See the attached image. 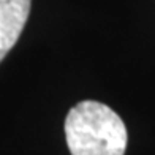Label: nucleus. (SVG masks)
Listing matches in <instances>:
<instances>
[{"mask_svg":"<svg viewBox=\"0 0 155 155\" xmlns=\"http://www.w3.org/2000/svg\"><path fill=\"white\" fill-rule=\"evenodd\" d=\"M65 136L71 155H124L128 143L125 124L117 112L92 100L70 109Z\"/></svg>","mask_w":155,"mask_h":155,"instance_id":"f257e3e1","label":"nucleus"},{"mask_svg":"<svg viewBox=\"0 0 155 155\" xmlns=\"http://www.w3.org/2000/svg\"><path fill=\"white\" fill-rule=\"evenodd\" d=\"M32 0H0V62L19 40L29 19Z\"/></svg>","mask_w":155,"mask_h":155,"instance_id":"f03ea898","label":"nucleus"}]
</instances>
